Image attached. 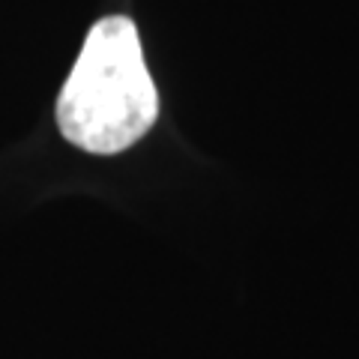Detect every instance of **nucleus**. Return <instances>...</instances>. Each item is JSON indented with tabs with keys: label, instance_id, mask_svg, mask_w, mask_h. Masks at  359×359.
Listing matches in <instances>:
<instances>
[{
	"label": "nucleus",
	"instance_id": "nucleus-1",
	"mask_svg": "<svg viewBox=\"0 0 359 359\" xmlns=\"http://www.w3.org/2000/svg\"><path fill=\"white\" fill-rule=\"evenodd\" d=\"M159 117V96L126 15L90 27L57 99V126L78 150L114 156L138 144Z\"/></svg>",
	"mask_w": 359,
	"mask_h": 359
}]
</instances>
